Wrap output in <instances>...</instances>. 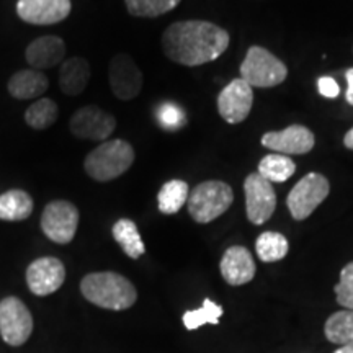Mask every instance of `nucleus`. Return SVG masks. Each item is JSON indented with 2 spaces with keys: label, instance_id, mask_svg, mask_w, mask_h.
Masks as SVG:
<instances>
[{
  "label": "nucleus",
  "instance_id": "1",
  "mask_svg": "<svg viewBox=\"0 0 353 353\" xmlns=\"http://www.w3.org/2000/svg\"><path fill=\"white\" fill-rule=\"evenodd\" d=\"M231 37L205 20L175 21L162 34V51L172 63L196 68L213 63L226 52Z\"/></svg>",
  "mask_w": 353,
  "mask_h": 353
},
{
  "label": "nucleus",
  "instance_id": "8",
  "mask_svg": "<svg viewBox=\"0 0 353 353\" xmlns=\"http://www.w3.org/2000/svg\"><path fill=\"white\" fill-rule=\"evenodd\" d=\"M33 332V317L21 299L8 296L0 301V334L8 345L20 347Z\"/></svg>",
  "mask_w": 353,
  "mask_h": 353
},
{
  "label": "nucleus",
  "instance_id": "12",
  "mask_svg": "<svg viewBox=\"0 0 353 353\" xmlns=\"http://www.w3.org/2000/svg\"><path fill=\"white\" fill-rule=\"evenodd\" d=\"M254 103V90L244 79H234L218 95V112L229 125L247 120Z\"/></svg>",
  "mask_w": 353,
  "mask_h": 353
},
{
  "label": "nucleus",
  "instance_id": "18",
  "mask_svg": "<svg viewBox=\"0 0 353 353\" xmlns=\"http://www.w3.org/2000/svg\"><path fill=\"white\" fill-rule=\"evenodd\" d=\"M90 64L85 57L74 56L65 59L59 69V88L64 95L77 97L90 82Z\"/></svg>",
  "mask_w": 353,
  "mask_h": 353
},
{
  "label": "nucleus",
  "instance_id": "20",
  "mask_svg": "<svg viewBox=\"0 0 353 353\" xmlns=\"http://www.w3.org/2000/svg\"><path fill=\"white\" fill-rule=\"evenodd\" d=\"M33 198L25 190H8L0 195V219L25 221L33 213Z\"/></svg>",
  "mask_w": 353,
  "mask_h": 353
},
{
  "label": "nucleus",
  "instance_id": "16",
  "mask_svg": "<svg viewBox=\"0 0 353 353\" xmlns=\"http://www.w3.org/2000/svg\"><path fill=\"white\" fill-rule=\"evenodd\" d=\"M219 270L228 285L242 286L254 280L257 267L247 247L232 245L221 257Z\"/></svg>",
  "mask_w": 353,
  "mask_h": 353
},
{
  "label": "nucleus",
  "instance_id": "2",
  "mask_svg": "<svg viewBox=\"0 0 353 353\" xmlns=\"http://www.w3.org/2000/svg\"><path fill=\"white\" fill-rule=\"evenodd\" d=\"M83 298L95 306L112 311L130 309L138 299V291L128 278L114 272H95L82 278Z\"/></svg>",
  "mask_w": 353,
  "mask_h": 353
},
{
  "label": "nucleus",
  "instance_id": "6",
  "mask_svg": "<svg viewBox=\"0 0 353 353\" xmlns=\"http://www.w3.org/2000/svg\"><path fill=\"white\" fill-rule=\"evenodd\" d=\"M330 193V183L327 176L317 172L306 174L299 182L291 188L288 198H286V205L293 219L304 221L307 219L317 206L321 205Z\"/></svg>",
  "mask_w": 353,
  "mask_h": 353
},
{
  "label": "nucleus",
  "instance_id": "13",
  "mask_svg": "<svg viewBox=\"0 0 353 353\" xmlns=\"http://www.w3.org/2000/svg\"><path fill=\"white\" fill-rule=\"evenodd\" d=\"M263 148L283 156H301L314 149V132L303 125H291L283 131H268L260 139Z\"/></svg>",
  "mask_w": 353,
  "mask_h": 353
},
{
  "label": "nucleus",
  "instance_id": "25",
  "mask_svg": "<svg viewBox=\"0 0 353 353\" xmlns=\"http://www.w3.org/2000/svg\"><path fill=\"white\" fill-rule=\"evenodd\" d=\"M296 172V164L283 154H268L259 164V174L270 183H283Z\"/></svg>",
  "mask_w": 353,
  "mask_h": 353
},
{
  "label": "nucleus",
  "instance_id": "7",
  "mask_svg": "<svg viewBox=\"0 0 353 353\" xmlns=\"http://www.w3.org/2000/svg\"><path fill=\"white\" fill-rule=\"evenodd\" d=\"M79 226V210L65 200L48 203L41 214V229L48 239L56 244H69L76 237Z\"/></svg>",
  "mask_w": 353,
  "mask_h": 353
},
{
  "label": "nucleus",
  "instance_id": "19",
  "mask_svg": "<svg viewBox=\"0 0 353 353\" xmlns=\"http://www.w3.org/2000/svg\"><path fill=\"white\" fill-rule=\"evenodd\" d=\"M50 87V81L41 70L23 69L8 79L7 90L17 100H32L41 97Z\"/></svg>",
  "mask_w": 353,
  "mask_h": 353
},
{
  "label": "nucleus",
  "instance_id": "31",
  "mask_svg": "<svg viewBox=\"0 0 353 353\" xmlns=\"http://www.w3.org/2000/svg\"><path fill=\"white\" fill-rule=\"evenodd\" d=\"M317 90H319V94L322 97H325V99H337L339 94H341V87H339V83L335 82V79L332 77H321L319 81H317Z\"/></svg>",
  "mask_w": 353,
  "mask_h": 353
},
{
  "label": "nucleus",
  "instance_id": "33",
  "mask_svg": "<svg viewBox=\"0 0 353 353\" xmlns=\"http://www.w3.org/2000/svg\"><path fill=\"white\" fill-rule=\"evenodd\" d=\"M343 145L353 151V126L345 132V136H343Z\"/></svg>",
  "mask_w": 353,
  "mask_h": 353
},
{
  "label": "nucleus",
  "instance_id": "17",
  "mask_svg": "<svg viewBox=\"0 0 353 353\" xmlns=\"http://www.w3.org/2000/svg\"><path fill=\"white\" fill-rule=\"evenodd\" d=\"M65 44L64 39L54 34H46V37L37 38L28 44L25 51L26 63L32 65V69H51L57 64L64 63Z\"/></svg>",
  "mask_w": 353,
  "mask_h": 353
},
{
  "label": "nucleus",
  "instance_id": "23",
  "mask_svg": "<svg viewBox=\"0 0 353 353\" xmlns=\"http://www.w3.org/2000/svg\"><path fill=\"white\" fill-rule=\"evenodd\" d=\"M255 252L265 263L280 262L290 252V242L281 232H262L257 237V242H255Z\"/></svg>",
  "mask_w": 353,
  "mask_h": 353
},
{
  "label": "nucleus",
  "instance_id": "34",
  "mask_svg": "<svg viewBox=\"0 0 353 353\" xmlns=\"http://www.w3.org/2000/svg\"><path fill=\"white\" fill-rule=\"evenodd\" d=\"M334 353H353V343H352V345H342V347H339L337 350H335Z\"/></svg>",
  "mask_w": 353,
  "mask_h": 353
},
{
  "label": "nucleus",
  "instance_id": "32",
  "mask_svg": "<svg viewBox=\"0 0 353 353\" xmlns=\"http://www.w3.org/2000/svg\"><path fill=\"white\" fill-rule=\"evenodd\" d=\"M345 79H347V92H345V100L348 105L353 107V68L345 70Z\"/></svg>",
  "mask_w": 353,
  "mask_h": 353
},
{
  "label": "nucleus",
  "instance_id": "24",
  "mask_svg": "<svg viewBox=\"0 0 353 353\" xmlns=\"http://www.w3.org/2000/svg\"><path fill=\"white\" fill-rule=\"evenodd\" d=\"M325 339L335 345H352L353 343V311L342 309L334 312L324 325Z\"/></svg>",
  "mask_w": 353,
  "mask_h": 353
},
{
  "label": "nucleus",
  "instance_id": "9",
  "mask_svg": "<svg viewBox=\"0 0 353 353\" xmlns=\"http://www.w3.org/2000/svg\"><path fill=\"white\" fill-rule=\"evenodd\" d=\"M245 213L255 226H262L276 210V195L273 185L259 172L249 174L244 180Z\"/></svg>",
  "mask_w": 353,
  "mask_h": 353
},
{
  "label": "nucleus",
  "instance_id": "30",
  "mask_svg": "<svg viewBox=\"0 0 353 353\" xmlns=\"http://www.w3.org/2000/svg\"><path fill=\"white\" fill-rule=\"evenodd\" d=\"M156 117L164 130L174 131L185 125V112L180 107H176L175 103H170V101L159 105Z\"/></svg>",
  "mask_w": 353,
  "mask_h": 353
},
{
  "label": "nucleus",
  "instance_id": "3",
  "mask_svg": "<svg viewBox=\"0 0 353 353\" xmlns=\"http://www.w3.org/2000/svg\"><path fill=\"white\" fill-rule=\"evenodd\" d=\"M134 149L125 139L103 141L85 157L83 169L95 182H112L131 169Z\"/></svg>",
  "mask_w": 353,
  "mask_h": 353
},
{
  "label": "nucleus",
  "instance_id": "22",
  "mask_svg": "<svg viewBox=\"0 0 353 353\" xmlns=\"http://www.w3.org/2000/svg\"><path fill=\"white\" fill-rule=\"evenodd\" d=\"M190 196L188 183L183 180H169L162 185L157 195L159 211L164 214H175L187 205Z\"/></svg>",
  "mask_w": 353,
  "mask_h": 353
},
{
  "label": "nucleus",
  "instance_id": "10",
  "mask_svg": "<svg viewBox=\"0 0 353 353\" xmlns=\"http://www.w3.org/2000/svg\"><path fill=\"white\" fill-rule=\"evenodd\" d=\"M108 81L113 95L118 100L128 101L136 99L143 90L144 77L138 64L130 54L120 52L113 56L108 65Z\"/></svg>",
  "mask_w": 353,
  "mask_h": 353
},
{
  "label": "nucleus",
  "instance_id": "4",
  "mask_svg": "<svg viewBox=\"0 0 353 353\" xmlns=\"http://www.w3.org/2000/svg\"><path fill=\"white\" fill-rule=\"evenodd\" d=\"M234 192L226 182L206 180L190 192L187 206L195 223L208 224L231 208Z\"/></svg>",
  "mask_w": 353,
  "mask_h": 353
},
{
  "label": "nucleus",
  "instance_id": "11",
  "mask_svg": "<svg viewBox=\"0 0 353 353\" xmlns=\"http://www.w3.org/2000/svg\"><path fill=\"white\" fill-rule=\"evenodd\" d=\"M70 132L79 139L103 141L113 134L117 120L112 113L99 107H82L74 112L69 121Z\"/></svg>",
  "mask_w": 353,
  "mask_h": 353
},
{
  "label": "nucleus",
  "instance_id": "5",
  "mask_svg": "<svg viewBox=\"0 0 353 353\" xmlns=\"http://www.w3.org/2000/svg\"><path fill=\"white\" fill-rule=\"evenodd\" d=\"M288 68L262 46H250L241 64V79L250 87L272 88L285 82Z\"/></svg>",
  "mask_w": 353,
  "mask_h": 353
},
{
  "label": "nucleus",
  "instance_id": "28",
  "mask_svg": "<svg viewBox=\"0 0 353 353\" xmlns=\"http://www.w3.org/2000/svg\"><path fill=\"white\" fill-rule=\"evenodd\" d=\"M221 316H223V307L211 299H205L200 309L185 312L183 324L188 330H195L205 324H218Z\"/></svg>",
  "mask_w": 353,
  "mask_h": 353
},
{
  "label": "nucleus",
  "instance_id": "27",
  "mask_svg": "<svg viewBox=\"0 0 353 353\" xmlns=\"http://www.w3.org/2000/svg\"><path fill=\"white\" fill-rule=\"evenodd\" d=\"M182 0H125L128 12L132 17H143V19H154L164 13L174 10Z\"/></svg>",
  "mask_w": 353,
  "mask_h": 353
},
{
  "label": "nucleus",
  "instance_id": "29",
  "mask_svg": "<svg viewBox=\"0 0 353 353\" xmlns=\"http://www.w3.org/2000/svg\"><path fill=\"white\" fill-rule=\"evenodd\" d=\"M335 296L342 307L353 311V262L347 263L341 272V280L335 285Z\"/></svg>",
  "mask_w": 353,
  "mask_h": 353
},
{
  "label": "nucleus",
  "instance_id": "21",
  "mask_svg": "<svg viewBox=\"0 0 353 353\" xmlns=\"http://www.w3.org/2000/svg\"><path fill=\"white\" fill-rule=\"evenodd\" d=\"M113 239L120 244L128 257L136 260L143 257L145 252V245L143 239H141V234L138 231V226H136L134 221L123 218L114 223L112 229Z\"/></svg>",
  "mask_w": 353,
  "mask_h": 353
},
{
  "label": "nucleus",
  "instance_id": "14",
  "mask_svg": "<svg viewBox=\"0 0 353 353\" xmlns=\"http://www.w3.org/2000/svg\"><path fill=\"white\" fill-rule=\"evenodd\" d=\"M65 280L64 263L56 257H41L33 260L26 268V283L33 294L48 296L56 293Z\"/></svg>",
  "mask_w": 353,
  "mask_h": 353
},
{
  "label": "nucleus",
  "instance_id": "26",
  "mask_svg": "<svg viewBox=\"0 0 353 353\" xmlns=\"http://www.w3.org/2000/svg\"><path fill=\"white\" fill-rule=\"evenodd\" d=\"M59 117V108H57L56 101L51 99H39L28 107L25 112L26 125L37 131L48 130L52 126Z\"/></svg>",
  "mask_w": 353,
  "mask_h": 353
},
{
  "label": "nucleus",
  "instance_id": "15",
  "mask_svg": "<svg viewBox=\"0 0 353 353\" xmlns=\"http://www.w3.org/2000/svg\"><path fill=\"white\" fill-rule=\"evenodd\" d=\"M72 10L70 0H19L17 15L32 25H56Z\"/></svg>",
  "mask_w": 353,
  "mask_h": 353
}]
</instances>
